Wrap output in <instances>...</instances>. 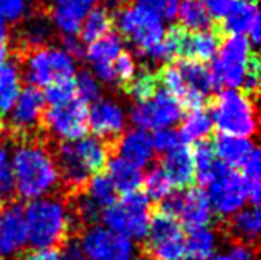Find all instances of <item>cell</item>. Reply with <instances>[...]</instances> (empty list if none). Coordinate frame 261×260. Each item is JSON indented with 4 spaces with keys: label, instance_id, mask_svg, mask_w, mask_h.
Segmentation results:
<instances>
[{
    "label": "cell",
    "instance_id": "cell-43",
    "mask_svg": "<svg viewBox=\"0 0 261 260\" xmlns=\"http://www.w3.org/2000/svg\"><path fill=\"white\" fill-rule=\"evenodd\" d=\"M29 13V0H0V17L5 22L17 23Z\"/></svg>",
    "mask_w": 261,
    "mask_h": 260
},
{
    "label": "cell",
    "instance_id": "cell-17",
    "mask_svg": "<svg viewBox=\"0 0 261 260\" xmlns=\"http://www.w3.org/2000/svg\"><path fill=\"white\" fill-rule=\"evenodd\" d=\"M29 245L23 206L7 202L0 207V260H15Z\"/></svg>",
    "mask_w": 261,
    "mask_h": 260
},
{
    "label": "cell",
    "instance_id": "cell-49",
    "mask_svg": "<svg viewBox=\"0 0 261 260\" xmlns=\"http://www.w3.org/2000/svg\"><path fill=\"white\" fill-rule=\"evenodd\" d=\"M60 257L61 260H88L78 241H71L65 244L60 252Z\"/></svg>",
    "mask_w": 261,
    "mask_h": 260
},
{
    "label": "cell",
    "instance_id": "cell-19",
    "mask_svg": "<svg viewBox=\"0 0 261 260\" xmlns=\"http://www.w3.org/2000/svg\"><path fill=\"white\" fill-rule=\"evenodd\" d=\"M118 199V191L106 174H96L85 184V189L78 194L76 214L85 222L91 224Z\"/></svg>",
    "mask_w": 261,
    "mask_h": 260
},
{
    "label": "cell",
    "instance_id": "cell-42",
    "mask_svg": "<svg viewBox=\"0 0 261 260\" xmlns=\"http://www.w3.org/2000/svg\"><path fill=\"white\" fill-rule=\"evenodd\" d=\"M73 97H76V93H74V80L60 81V83H55L45 88L43 91V98L46 105L63 103V101L71 100Z\"/></svg>",
    "mask_w": 261,
    "mask_h": 260
},
{
    "label": "cell",
    "instance_id": "cell-33",
    "mask_svg": "<svg viewBox=\"0 0 261 260\" xmlns=\"http://www.w3.org/2000/svg\"><path fill=\"white\" fill-rule=\"evenodd\" d=\"M141 186H144V194H146L147 199L155 201V202H164L175 189L172 181L169 179L166 171H164L161 166L150 168L147 171V174L142 176Z\"/></svg>",
    "mask_w": 261,
    "mask_h": 260
},
{
    "label": "cell",
    "instance_id": "cell-23",
    "mask_svg": "<svg viewBox=\"0 0 261 260\" xmlns=\"http://www.w3.org/2000/svg\"><path fill=\"white\" fill-rule=\"evenodd\" d=\"M212 146H214L218 162L230 169L242 168L256 148L251 138H238V136L226 134H220L215 139V145Z\"/></svg>",
    "mask_w": 261,
    "mask_h": 260
},
{
    "label": "cell",
    "instance_id": "cell-10",
    "mask_svg": "<svg viewBox=\"0 0 261 260\" xmlns=\"http://www.w3.org/2000/svg\"><path fill=\"white\" fill-rule=\"evenodd\" d=\"M78 242L88 260H139L134 241L116 234L102 224H89Z\"/></svg>",
    "mask_w": 261,
    "mask_h": 260
},
{
    "label": "cell",
    "instance_id": "cell-25",
    "mask_svg": "<svg viewBox=\"0 0 261 260\" xmlns=\"http://www.w3.org/2000/svg\"><path fill=\"white\" fill-rule=\"evenodd\" d=\"M214 131V121L207 109L194 108L189 114L180 120V128H178V136L184 145H198L203 143Z\"/></svg>",
    "mask_w": 261,
    "mask_h": 260
},
{
    "label": "cell",
    "instance_id": "cell-15",
    "mask_svg": "<svg viewBox=\"0 0 261 260\" xmlns=\"http://www.w3.org/2000/svg\"><path fill=\"white\" fill-rule=\"evenodd\" d=\"M127 111L118 100L101 97L88 108V129L102 141L118 139L127 128Z\"/></svg>",
    "mask_w": 261,
    "mask_h": 260
},
{
    "label": "cell",
    "instance_id": "cell-50",
    "mask_svg": "<svg viewBox=\"0 0 261 260\" xmlns=\"http://www.w3.org/2000/svg\"><path fill=\"white\" fill-rule=\"evenodd\" d=\"M134 2H136V7H139V9L146 12H152L159 17L162 13L164 5H166V0H134Z\"/></svg>",
    "mask_w": 261,
    "mask_h": 260
},
{
    "label": "cell",
    "instance_id": "cell-36",
    "mask_svg": "<svg viewBox=\"0 0 261 260\" xmlns=\"http://www.w3.org/2000/svg\"><path fill=\"white\" fill-rule=\"evenodd\" d=\"M243 173V182L246 187V197H248V204L251 206H258L261 199V156L258 148L250 154L248 159L245 161L242 166Z\"/></svg>",
    "mask_w": 261,
    "mask_h": 260
},
{
    "label": "cell",
    "instance_id": "cell-53",
    "mask_svg": "<svg viewBox=\"0 0 261 260\" xmlns=\"http://www.w3.org/2000/svg\"><path fill=\"white\" fill-rule=\"evenodd\" d=\"M208 260H228V258H226L225 254H222V255H214V257L208 258Z\"/></svg>",
    "mask_w": 261,
    "mask_h": 260
},
{
    "label": "cell",
    "instance_id": "cell-7",
    "mask_svg": "<svg viewBox=\"0 0 261 260\" xmlns=\"http://www.w3.org/2000/svg\"><path fill=\"white\" fill-rule=\"evenodd\" d=\"M251 43L243 35H228L222 40L210 66L215 86L242 88L253 58Z\"/></svg>",
    "mask_w": 261,
    "mask_h": 260
},
{
    "label": "cell",
    "instance_id": "cell-9",
    "mask_svg": "<svg viewBox=\"0 0 261 260\" xmlns=\"http://www.w3.org/2000/svg\"><path fill=\"white\" fill-rule=\"evenodd\" d=\"M182 114L184 106L180 101L161 88L150 98L136 101L129 109L127 118L134 128L149 133L164 128H174L177 123H180Z\"/></svg>",
    "mask_w": 261,
    "mask_h": 260
},
{
    "label": "cell",
    "instance_id": "cell-4",
    "mask_svg": "<svg viewBox=\"0 0 261 260\" xmlns=\"http://www.w3.org/2000/svg\"><path fill=\"white\" fill-rule=\"evenodd\" d=\"M214 128L220 134L251 138L258 129V113L253 97L240 88L220 91L210 109Z\"/></svg>",
    "mask_w": 261,
    "mask_h": 260
},
{
    "label": "cell",
    "instance_id": "cell-21",
    "mask_svg": "<svg viewBox=\"0 0 261 260\" xmlns=\"http://www.w3.org/2000/svg\"><path fill=\"white\" fill-rule=\"evenodd\" d=\"M154 148L150 141V134L142 129L133 128L119 136L118 154L121 159L127 161L133 166L144 169L154 161Z\"/></svg>",
    "mask_w": 261,
    "mask_h": 260
},
{
    "label": "cell",
    "instance_id": "cell-46",
    "mask_svg": "<svg viewBox=\"0 0 261 260\" xmlns=\"http://www.w3.org/2000/svg\"><path fill=\"white\" fill-rule=\"evenodd\" d=\"M200 2L203 4L205 10L212 18L222 20L230 9L231 0H200Z\"/></svg>",
    "mask_w": 261,
    "mask_h": 260
},
{
    "label": "cell",
    "instance_id": "cell-6",
    "mask_svg": "<svg viewBox=\"0 0 261 260\" xmlns=\"http://www.w3.org/2000/svg\"><path fill=\"white\" fill-rule=\"evenodd\" d=\"M22 75L35 88H48L60 81L74 80L76 60L70 57L61 46H40L25 55Z\"/></svg>",
    "mask_w": 261,
    "mask_h": 260
},
{
    "label": "cell",
    "instance_id": "cell-37",
    "mask_svg": "<svg viewBox=\"0 0 261 260\" xmlns=\"http://www.w3.org/2000/svg\"><path fill=\"white\" fill-rule=\"evenodd\" d=\"M127 93L134 98V101H144L150 98L159 90V81L157 75L150 73L147 70H141L134 75V78L126 85Z\"/></svg>",
    "mask_w": 261,
    "mask_h": 260
},
{
    "label": "cell",
    "instance_id": "cell-26",
    "mask_svg": "<svg viewBox=\"0 0 261 260\" xmlns=\"http://www.w3.org/2000/svg\"><path fill=\"white\" fill-rule=\"evenodd\" d=\"M218 247V234L210 227H195L185 235V260H208Z\"/></svg>",
    "mask_w": 261,
    "mask_h": 260
},
{
    "label": "cell",
    "instance_id": "cell-2",
    "mask_svg": "<svg viewBox=\"0 0 261 260\" xmlns=\"http://www.w3.org/2000/svg\"><path fill=\"white\" fill-rule=\"evenodd\" d=\"M27 235L32 249H57L70 234L73 214L61 197L46 196L23 207Z\"/></svg>",
    "mask_w": 261,
    "mask_h": 260
},
{
    "label": "cell",
    "instance_id": "cell-11",
    "mask_svg": "<svg viewBox=\"0 0 261 260\" xmlns=\"http://www.w3.org/2000/svg\"><path fill=\"white\" fill-rule=\"evenodd\" d=\"M42 123L46 133L60 143L80 139L88 131V105L76 97L63 103L48 105Z\"/></svg>",
    "mask_w": 261,
    "mask_h": 260
},
{
    "label": "cell",
    "instance_id": "cell-44",
    "mask_svg": "<svg viewBox=\"0 0 261 260\" xmlns=\"http://www.w3.org/2000/svg\"><path fill=\"white\" fill-rule=\"evenodd\" d=\"M259 86V60L256 57V53L253 55L251 58V63H250V68H248V73H246L245 77V81L240 90H243L245 93H248L250 97H253V94L256 93Z\"/></svg>",
    "mask_w": 261,
    "mask_h": 260
},
{
    "label": "cell",
    "instance_id": "cell-32",
    "mask_svg": "<svg viewBox=\"0 0 261 260\" xmlns=\"http://www.w3.org/2000/svg\"><path fill=\"white\" fill-rule=\"evenodd\" d=\"M177 17L178 22H180L178 27L189 32L210 30L214 27L212 17L207 13L200 0H180Z\"/></svg>",
    "mask_w": 261,
    "mask_h": 260
},
{
    "label": "cell",
    "instance_id": "cell-18",
    "mask_svg": "<svg viewBox=\"0 0 261 260\" xmlns=\"http://www.w3.org/2000/svg\"><path fill=\"white\" fill-rule=\"evenodd\" d=\"M45 98L43 91L35 86H23L15 103L9 109V120L7 125L17 134H30L42 125L45 113Z\"/></svg>",
    "mask_w": 261,
    "mask_h": 260
},
{
    "label": "cell",
    "instance_id": "cell-20",
    "mask_svg": "<svg viewBox=\"0 0 261 260\" xmlns=\"http://www.w3.org/2000/svg\"><path fill=\"white\" fill-rule=\"evenodd\" d=\"M98 0H50V22L63 37L78 35L81 23Z\"/></svg>",
    "mask_w": 261,
    "mask_h": 260
},
{
    "label": "cell",
    "instance_id": "cell-13",
    "mask_svg": "<svg viewBox=\"0 0 261 260\" xmlns=\"http://www.w3.org/2000/svg\"><path fill=\"white\" fill-rule=\"evenodd\" d=\"M205 193H207L214 214L228 219L248 202L242 174H238L235 169L222 166V164L215 176L212 177V181L207 184Z\"/></svg>",
    "mask_w": 261,
    "mask_h": 260
},
{
    "label": "cell",
    "instance_id": "cell-22",
    "mask_svg": "<svg viewBox=\"0 0 261 260\" xmlns=\"http://www.w3.org/2000/svg\"><path fill=\"white\" fill-rule=\"evenodd\" d=\"M259 22L258 7L246 0H231L230 9L222 18V23H215L217 30L223 35H248L253 25Z\"/></svg>",
    "mask_w": 261,
    "mask_h": 260
},
{
    "label": "cell",
    "instance_id": "cell-47",
    "mask_svg": "<svg viewBox=\"0 0 261 260\" xmlns=\"http://www.w3.org/2000/svg\"><path fill=\"white\" fill-rule=\"evenodd\" d=\"M61 49L70 55V57H73L74 60L85 57V43L81 42L80 38H76V35L63 37V45H61Z\"/></svg>",
    "mask_w": 261,
    "mask_h": 260
},
{
    "label": "cell",
    "instance_id": "cell-31",
    "mask_svg": "<svg viewBox=\"0 0 261 260\" xmlns=\"http://www.w3.org/2000/svg\"><path fill=\"white\" fill-rule=\"evenodd\" d=\"M113 23H114V15L111 13V10L102 5L93 7L85 17L83 23H81L80 40L86 45L93 43L111 32Z\"/></svg>",
    "mask_w": 261,
    "mask_h": 260
},
{
    "label": "cell",
    "instance_id": "cell-1",
    "mask_svg": "<svg viewBox=\"0 0 261 260\" xmlns=\"http://www.w3.org/2000/svg\"><path fill=\"white\" fill-rule=\"evenodd\" d=\"M13 193L25 201L51 196L60 186L57 159L45 145L23 141L10 153Z\"/></svg>",
    "mask_w": 261,
    "mask_h": 260
},
{
    "label": "cell",
    "instance_id": "cell-41",
    "mask_svg": "<svg viewBox=\"0 0 261 260\" xmlns=\"http://www.w3.org/2000/svg\"><path fill=\"white\" fill-rule=\"evenodd\" d=\"M114 75H116V85L126 86L137 73V65L134 57L129 52H122L118 58L114 60Z\"/></svg>",
    "mask_w": 261,
    "mask_h": 260
},
{
    "label": "cell",
    "instance_id": "cell-3",
    "mask_svg": "<svg viewBox=\"0 0 261 260\" xmlns=\"http://www.w3.org/2000/svg\"><path fill=\"white\" fill-rule=\"evenodd\" d=\"M55 159L60 179L66 186L78 189L106 168L109 151L106 141L96 136H83L70 143H61Z\"/></svg>",
    "mask_w": 261,
    "mask_h": 260
},
{
    "label": "cell",
    "instance_id": "cell-39",
    "mask_svg": "<svg viewBox=\"0 0 261 260\" xmlns=\"http://www.w3.org/2000/svg\"><path fill=\"white\" fill-rule=\"evenodd\" d=\"M13 194V177L10 166V151L0 146V207L9 202Z\"/></svg>",
    "mask_w": 261,
    "mask_h": 260
},
{
    "label": "cell",
    "instance_id": "cell-34",
    "mask_svg": "<svg viewBox=\"0 0 261 260\" xmlns=\"http://www.w3.org/2000/svg\"><path fill=\"white\" fill-rule=\"evenodd\" d=\"M192 159H194V168H195V179L200 184H203V186H207L220 168L214 146L205 141L198 143V145H195L194 151H192Z\"/></svg>",
    "mask_w": 261,
    "mask_h": 260
},
{
    "label": "cell",
    "instance_id": "cell-40",
    "mask_svg": "<svg viewBox=\"0 0 261 260\" xmlns=\"http://www.w3.org/2000/svg\"><path fill=\"white\" fill-rule=\"evenodd\" d=\"M150 141H152V148L155 153L166 154L169 151H172L177 146L184 145L180 141V136L175 131L174 128H164V129H157L150 134Z\"/></svg>",
    "mask_w": 261,
    "mask_h": 260
},
{
    "label": "cell",
    "instance_id": "cell-12",
    "mask_svg": "<svg viewBox=\"0 0 261 260\" xmlns=\"http://www.w3.org/2000/svg\"><path fill=\"white\" fill-rule=\"evenodd\" d=\"M147 252L152 260H185V232L182 224L167 212H157L150 219Z\"/></svg>",
    "mask_w": 261,
    "mask_h": 260
},
{
    "label": "cell",
    "instance_id": "cell-45",
    "mask_svg": "<svg viewBox=\"0 0 261 260\" xmlns=\"http://www.w3.org/2000/svg\"><path fill=\"white\" fill-rule=\"evenodd\" d=\"M225 255L228 260H256L255 249L251 247V244H245V242L231 244Z\"/></svg>",
    "mask_w": 261,
    "mask_h": 260
},
{
    "label": "cell",
    "instance_id": "cell-48",
    "mask_svg": "<svg viewBox=\"0 0 261 260\" xmlns=\"http://www.w3.org/2000/svg\"><path fill=\"white\" fill-rule=\"evenodd\" d=\"M18 260H61V257L57 249H32L20 255Z\"/></svg>",
    "mask_w": 261,
    "mask_h": 260
},
{
    "label": "cell",
    "instance_id": "cell-35",
    "mask_svg": "<svg viewBox=\"0 0 261 260\" xmlns=\"http://www.w3.org/2000/svg\"><path fill=\"white\" fill-rule=\"evenodd\" d=\"M53 35V29H51V22L43 17H33L30 20H27V23H23L22 29V37H20V42L25 46V49L33 50V49H40V46H45L48 43V40Z\"/></svg>",
    "mask_w": 261,
    "mask_h": 260
},
{
    "label": "cell",
    "instance_id": "cell-8",
    "mask_svg": "<svg viewBox=\"0 0 261 260\" xmlns=\"http://www.w3.org/2000/svg\"><path fill=\"white\" fill-rule=\"evenodd\" d=\"M116 25L119 30L118 33L134 46L139 57H144L166 37L162 18L136 5H127L119 10L116 17Z\"/></svg>",
    "mask_w": 261,
    "mask_h": 260
},
{
    "label": "cell",
    "instance_id": "cell-16",
    "mask_svg": "<svg viewBox=\"0 0 261 260\" xmlns=\"http://www.w3.org/2000/svg\"><path fill=\"white\" fill-rule=\"evenodd\" d=\"M175 66L182 80V94L178 100L180 105L187 106L189 109L203 108L205 100L217 88L210 68L200 61L185 58H182Z\"/></svg>",
    "mask_w": 261,
    "mask_h": 260
},
{
    "label": "cell",
    "instance_id": "cell-14",
    "mask_svg": "<svg viewBox=\"0 0 261 260\" xmlns=\"http://www.w3.org/2000/svg\"><path fill=\"white\" fill-rule=\"evenodd\" d=\"M162 204L164 212L174 216L178 222L187 225L189 229L210 225L214 219V210H212L207 193L200 187H184L178 193L174 191Z\"/></svg>",
    "mask_w": 261,
    "mask_h": 260
},
{
    "label": "cell",
    "instance_id": "cell-29",
    "mask_svg": "<svg viewBox=\"0 0 261 260\" xmlns=\"http://www.w3.org/2000/svg\"><path fill=\"white\" fill-rule=\"evenodd\" d=\"M261 230V212L258 206H245L230 217V232L238 242L253 244Z\"/></svg>",
    "mask_w": 261,
    "mask_h": 260
},
{
    "label": "cell",
    "instance_id": "cell-30",
    "mask_svg": "<svg viewBox=\"0 0 261 260\" xmlns=\"http://www.w3.org/2000/svg\"><path fill=\"white\" fill-rule=\"evenodd\" d=\"M23 75L20 66L12 60H7L0 66V113H9L22 91Z\"/></svg>",
    "mask_w": 261,
    "mask_h": 260
},
{
    "label": "cell",
    "instance_id": "cell-54",
    "mask_svg": "<svg viewBox=\"0 0 261 260\" xmlns=\"http://www.w3.org/2000/svg\"><path fill=\"white\" fill-rule=\"evenodd\" d=\"M0 114H2V113H0Z\"/></svg>",
    "mask_w": 261,
    "mask_h": 260
},
{
    "label": "cell",
    "instance_id": "cell-5",
    "mask_svg": "<svg viewBox=\"0 0 261 260\" xmlns=\"http://www.w3.org/2000/svg\"><path fill=\"white\" fill-rule=\"evenodd\" d=\"M101 224L109 230L119 235H124L130 241L146 239L152 209L150 201L144 193H129L116 199L111 206L101 214Z\"/></svg>",
    "mask_w": 261,
    "mask_h": 260
},
{
    "label": "cell",
    "instance_id": "cell-52",
    "mask_svg": "<svg viewBox=\"0 0 261 260\" xmlns=\"http://www.w3.org/2000/svg\"><path fill=\"white\" fill-rule=\"evenodd\" d=\"M7 58H9V50H7L5 45H0V66H2Z\"/></svg>",
    "mask_w": 261,
    "mask_h": 260
},
{
    "label": "cell",
    "instance_id": "cell-38",
    "mask_svg": "<svg viewBox=\"0 0 261 260\" xmlns=\"http://www.w3.org/2000/svg\"><path fill=\"white\" fill-rule=\"evenodd\" d=\"M74 93L85 105H91L101 98V83L91 72H81L74 77Z\"/></svg>",
    "mask_w": 261,
    "mask_h": 260
},
{
    "label": "cell",
    "instance_id": "cell-24",
    "mask_svg": "<svg viewBox=\"0 0 261 260\" xmlns=\"http://www.w3.org/2000/svg\"><path fill=\"white\" fill-rule=\"evenodd\" d=\"M161 168L166 171V174L175 187L184 189L195 179L194 159H192V151L187 148V145H180L164 154Z\"/></svg>",
    "mask_w": 261,
    "mask_h": 260
},
{
    "label": "cell",
    "instance_id": "cell-51",
    "mask_svg": "<svg viewBox=\"0 0 261 260\" xmlns=\"http://www.w3.org/2000/svg\"><path fill=\"white\" fill-rule=\"evenodd\" d=\"M178 4L180 0H166V5H164L162 13H161V18H166L169 22L177 18V13H178Z\"/></svg>",
    "mask_w": 261,
    "mask_h": 260
},
{
    "label": "cell",
    "instance_id": "cell-27",
    "mask_svg": "<svg viewBox=\"0 0 261 260\" xmlns=\"http://www.w3.org/2000/svg\"><path fill=\"white\" fill-rule=\"evenodd\" d=\"M108 177L111 179L113 186L116 191H119L122 194L136 193L139 191L142 184V169L133 166L127 161L121 159L119 156H114L111 159H108Z\"/></svg>",
    "mask_w": 261,
    "mask_h": 260
},
{
    "label": "cell",
    "instance_id": "cell-28",
    "mask_svg": "<svg viewBox=\"0 0 261 260\" xmlns=\"http://www.w3.org/2000/svg\"><path fill=\"white\" fill-rule=\"evenodd\" d=\"M122 52H124V40L118 32L111 30L105 37L89 43L88 49H85V57L93 68L99 65H113Z\"/></svg>",
    "mask_w": 261,
    "mask_h": 260
}]
</instances>
